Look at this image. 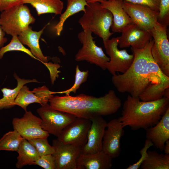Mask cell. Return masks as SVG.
Masks as SVG:
<instances>
[{"label":"cell","mask_w":169,"mask_h":169,"mask_svg":"<svg viewBox=\"0 0 169 169\" xmlns=\"http://www.w3.org/2000/svg\"><path fill=\"white\" fill-rule=\"evenodd\" d=\"M153 43L151 38L141 49L131 47L134 58L131 66L125 73L112 77V82L119 92L153 101L163 97L169 89V77L162 72L152 56Z\"/></svg>","instance_id":"1"},{"label":"cell","mask_w":169,"mask_h":169,"mask_svg":"<svg viewBox=\"0 0 169 169\" xmlns=\"http://www.w3.org/2000/svg\"><path fill=\"white\" fill-rule=\"evenodd\" d=\"M49 102L50 106L55 110L89 119L114 114L122 105L121 100L111 90L99 97L83 94L75 96L53 95Z\"/></svg>","instance_id":"2"},{"label":"cell","mask_w":169,"mask_h":169,"mask_svg":"<svg viewBox=\"0 0 169 169\" xmlns=\"http://www.w3.org/2000/svg\"><path fill=\"white\" fill-rule=\"evenodd\" d=\"M169 108V98L143 101L129 95L124 102L121 116L118 119L124 127L133 131L145 130L156 125Z\"/></svg>","instance_id":"3"},{"label":"cell","mask_w":169,"mask_h":169,"mask_svg":"<svg viewBox=\"0 0 169 169\" xmlns=\"http://www.w3.org/2000/svg\"><path fill=\"white\" fill-rule=\"evenodd\" d=\"M111 13L98 2H87L84 14L78 22L84 30H88L101 38L103 42L113 34L110 31L113 23Z\"/></svg>","instance_id":"4"},{"label":"cell","mask_w":169,"mask_h":169,"mask_svg":"<svg viewBox=\"0 0 169 169\" xmlns=\"http://www.w3.org/2000/svg\"><path fill=\"white\" fill-rule=\"evenodd\" d=\"M35 21L29 8L24 4L4 11L0 15L1 27L5 33L12 36H18Z\"/></svg>","instance_id":"5"},{"label":"cell","mask_w":169,"mask_h":169,"mask_svg":"<svg viewBox=\"0 0 169 169\" xmlns=\"http://www.w3.org/2000/svg\"><path fill=\"white\" fill-rule=\"evenodd\" d=\"M92 33L89 30H83L78 34V38L82 46L75 55V60L86 61L105 70L106 64L109 61L110 58L105 54L101 48L96 45Z\"/></svg>","instance_id":"6"},{"label":"cell","mask_w":169,"mask_h":169,"mask_svg":"<svg viewBox=\"0 0 169 169\" xmlns=\"http://www.w3.org/2000/svg\"><path fill=\"white\" fill-rule=\"evenodd\" d=\"M167 27L157 22L152 28L151 33L153 43L151 54L162 72L169 77V42Z\"/></svg>","instance_id":"7"},{"label":"cell","mask_w":169,"mask_h":169,"mask_svg":"<svg viewBox=\"0 0 169 169\" xmlns=\"http://www.w3.org/2000/svg\"><path fill=\"white\" fill-rule=\"evenodd\" d=\"M37 112L41 119L42 128L57 137L76 117L70 113L55 110L48 103L41 105Z\"/></svg>","instance_id":"8"},{"label":"cell","mask_w":169,"mask_h":169,"mask_svg":"<svg viewBox=\"0 0 169 169\" xmlns=\"http://www.w3.org/2000/svg\"><path fill=\"white\" fill-rule=\"evenodd\" d=\"M106 52L110 60L106 64V68L114 75L116 72L123 73L131 65L134 58L133 54H128L125 49L119 50L118 47L117 37L113 38L103 42Z\"/></svg>","instance_id":"9"},{"label":"cell","mask_w":169,"mask_h":169,"mask_svg":"<svg viewBox=\"0 0 169 169\" xmlns=\"http://www.w3.org/2000/svg\"><path fill=\"white\" fill-rule=\"evenodd\" d=\"M91 123L90 119L76 117L63 130L57 139L65 144L81 148L87 142Z\"/></svg>","instance_id":"10"},{"label":"cell","mask_w":169,"mask_h":169,"mask_svg":"<svg viewBox=\"0 0 169 169\" xmlns=\"http://www.w3.org/2000/svg\"><path fill=\"white\" fill-rule=\"evenodd\" d=\"M20 118H14L12 121L14 130L23 139L28 140L41 138H48L49 134L41 126V119L31 111H26Z\"/></svg>","instance_id":"11"},{"label":"cell","mask_w":169,"mask_h":169,"mask_svg":"<svg viewBox=\"0 0 169 169\" xmlns=\"http://www.w3.org/2000/svg\"><path fill=\"white\" fill-rule=\"evenodd\" d=\"M122 6L133 23L151 33L158 22V11L144 5L122 1Z\"/></svg>","instance_id":"12"},{"label":"cell","mask_w":169,"mask_h":169,"mask_svg":"<svg viewBox=\"0 0 169 169\" xmlns=\"http://www.w3.org/2000/svg\"><path fill=\"white\" fill-rule=\"evenodd\" d=\"M124 127L118 119L107 123L102 141V151L112 159L120 154V140L124 134Z\"/></svg>","instance_id":"13"},{"label":"cell","mask_w":169,"mask_h":169,"mask_svg":"<svg viewBox=\"0 0 169 169\" xmlns=\"http://www.w3.org/2000/svg\"><path fill=\"white\" fill-rule=\"evenodd\" d=\"M56 169H77V160L81 147L66 144L58 139L53 140Z\"/></svg>","instance_id":"14"},{"label":"cell","mask_w":169,"mask_h":169,"mask_svg":"<svg viewBox=\"0 0 169 169\" xmlns=\"http://www.w3.org/2000/svg\"><path fill=\"white\" fill-rule=\"evenodd\" d=\"M120 36L117 37L121 48L131 46L137 49L143 48L152 38L151 33L132 23L124 27Z\"/></svg>","instance_id":"15"},{"label":"cell","mask_w":169,"mask_h":169,"mask_svg":"<svg viewBox=\"0 0 169 169\" xmlns=\"http://www.w3.org/2000/svg\"><path fill=\"white\" fill-rule=\"evenodd\" d=\"M91 126L86 144L81 148L80 154H94L102 151V141L107 122L102 116L90 119Z\"/></svg>","instance_id":"16"},{"label":"cell","mask_w":169,"mask_h":169,"mask_svg":"<svg viewBox=\"0 0 169 169\" xmlns=\"http://www.w3.org/2000/svg\"><path fill=\"white\" fill-rule=\"evenodd\" d=\"M145 130L146 139L161 151H163L165 143L169 139V108L156 125Z\"/></svg>","instance_id":"17"},{"label":"cell","mask_w":169,"mask_h":169,"mask_svg":"<svg viewBox=\"0 0 169 169\" xmlns=\"http://www.w3.org/2000/svg\"><path fill=\"white\" fill-rule=\"evenodd\" d=\"M122 2L121 0H105L99 2L101 6L109 10L112 15L113 23L111 28L113 33L121 32L124 27L133 23L123 8Z\"/></svg>","instance_id":"18"},{"label":"cell","mask_w":169,"mask_h":169,"mask_svg":"<svg viewBox=\"0 0 169 169\" xmlns=\"http://www.w3.org/2000/svg\"><path fill=\"white\" fill-rule=\"evenodd\" d=\"M112 159L103 151L94 154H80L77 160V169H110Z\"/></svg>","instance_id":"19"},{"label":"cell","mask_w":169,"mask_h":169,"mask_svg":"<svg viewBox=\"0 0 169 169\" xmlns=\"http://www.w3.org/2000/svg\"><path fill=\"white\" fill-rule=\"evenodd\" d=\"M49 24V23H48L38 31L33 30L32 28L29 26L18 36L21 42L23 44L28 46L32 54L38 60L44 64L48 62V59L47 57L44 55L40 49L39 39L44 29Z\"/></svg>","instance_id":"20"},{"label":"cell","mask_w":169,"mask_h":169,"mask_svg":"<svg viewBox=\"0 0 169 169\" xmlns=\"http://www.w3.org/2000/svg\"><path fill=\"white\" fill-rule=\"evenodd\" d=\"M18 156L16 166L21 168L27 165H33L40 157L34 146L26 139H23L17 151Z\"/></svg>","instance_id":"21"},{"label":"cell","mask_w":169,"mask_h":169,"mask_svg":"<svg viewBox=\"0 0 169 169\" xmlns=\"http://www.w3.org/2000/svg\"><path fill=\"white\" fill-rule=\"evenodd\" d=\"M14 76L17 82V86L13 89L3 88L1 89L3 97L0 99V110L8 109L15 106L14 102L21 88L25 84L29 83H39L35 79H21L14 73Z\"/></svg>","instance_id":"22"},{"label":"cell","mask_w":169,"mask_h":169,"mask_svg":"<svg viewBox=\"0 0 169 169\" xmlns=\"http://www.w3.org/2000/svg\"><path fill=\"white\" fill-rule=\"evenodd\" d=\"M30 4L36 9L38 15L47 13L61 15L64 3L61 0H24L23 4Z\"/></svg>","instance_id":"23"},{"label":"cell","mask_w":169,"mask_h":169,"mask_svg":"<svg viewBox=\"0 0 169 169\" xmlns=\"http://www.w3.org/2000/svg\"><path fill=\"white\" fill-rule=\"evenodd\" d=\"M87 5V0H67L66 10L61 14L59 22L54 27L58 36L60 35L65 21L79 12L82 11L84 12Z\"/></svg>","instance_id":"24"},{"label":"cell","mask_w":169,"mask_h":169,"mask_svg":"<svg viewBox=\"0 0 169 169\" xmlns=\"http://www.w3.org/2000/svg\"><path fill=\"white\" fill-rule=\"evenodd\" d=\"M148 157L141 164L142 169H169V154L148 150Z\"/></svg>","instance_id":"25"},{"label":"cell","mask_w":169,"mask_h":169,"mask_svg":"<svg viewBox=\"0 0 169 169\" xmlns=\"http://www.w3.org/2000/svg\"><path fill=\"white\" fill-rule=\"evenodd\" d=\"M33 103H38L42 105L41 99L36 88L30 91L27 86H23L18 92L14 105L20 106L26 111L28 106Z\"/></svg>","instance_id":"26"},{"label":"cell","mask_w":169,"mask_h":169,"mask_svg":"<svg viewBox=\"0 0 169 169\" xmlns=\"http://www.w3.org/2000/svg\"><path fill=\"white\" fill-rule=\"evenodd\" d=\"M23 139L16 131H10L5 133L0 139V151H17Z\"/></svg>","instance_id":"27"},{"label":"cell","mask_w":169,"mask_h":169,"mask_svg":"<svg viewBox=\"0 0 169 169\" xmlns=\"http://www.w3.org/2000/svg\"><path fill=\"white\" fill-rule=\"evenodd\" d=\"M12 51H18L24 52L31 58L37 60L32 54L30 50L25 48L18 38V36H12L10 42L5 46L0 48V59L3 57L5 54Z\"/></svg>","instance_id":"28"},{"label":"cell","mask_w":169,"mask_h":169,"mask_svg":"<svg viewBox=\"0 0 169 169\" xmlns=\"http://www.w3.org/2000/svg\"><path fill=\"white\" fill-rule=\"evenodd\" d=\"M28 141L35 148L40 156L53 155L54 152V149L49 144L47 138H38Z\"/></svg>","instance_id":"29"},{"label":"cell","mask_w":169,"mask_h":169,"mask_svg":"<svg viewBox=\"0 0 169 169\" xmlns=\"http://www.w3.org/2000/svg\"><path fill=\"white\" fill-rule=\"evenodd\" d=\"M89 74L88 70L81 71L79 69V65H77L75 68V80L73 86L69 89L57 92H54V94H65L66 95H69L71 92L75 93L80 85L87 81Z\"/></svg>","instance_id":"30"},{"label":"cell","mask_w":169,"mask_h":169,"mask_svg":"<svg viewBox=\"0 0 169 169\" xmlns=\"http://www.w3.org/2000/svg\"><path fill=\"white\" fill-rule=\"evenodd\" d=\"M169 18V0H160L158 22L168 26Z\"/></svg>","instance_id":"31"},{"label":"cell","mask_w":169,"mask_h":169,"mask_svg":"<svg viewBox=\"0 0 169 169\" xmlns=\"http://www.w3.org/2000/svg\"><path fill=\"white\" fill-rule=\"evenodd\" d=\"M153 146V143L149 140L146 139L144 147L140 150V153L141 157L136 163L130 165L126 169H138L140 167L142 163L146 160L148 157L147 151L151 147Z\"/></svg>","instance_id":"32"},{"label":"cell","mask_w":169,"mask_h":169,"mask_svg":"<svg viewBox=\"0 0 169 169\" xmlns=\"http://www.w3.org/2000/svg\"><path fill=\"white\" fill-rule=\"evenodd\" d=\"M45 169H56L55 158L52 154L40 156L33 164Z\"/></svg>","instance_id":"33"},{"label":"cell","mask_w":169,"mask_h":169,"mask_svg":"<svg viewBox=\"0 0 169 169\" xmlns=\"http://www.w3.org/2000/svg\"><path fill=\"white\" fill-rule=\"evenodd\" d=\"M105 0H87V2H98ZM131 3L147 6L155 10L159 11L160 0H121Z\"/></svg>","instance_id":"34"},{"label":"cell","mask_w":169,"mask_h":169,"mask_svg":"<svg viewBox=\"0 0 169 169\" xmlns=\"http://www.w3.org/2000/svg\"><path fill=\"white\" fill-rule=\"evenodd\" d=\"M24 0H0V11L2 12L16 6L23 4Z\"/></svg>","instance_id":"35"},{"label":"cell","mask_w":169,"mask_h":169,"mask_svg":"<svg viewBox=\"0 0 169 169\" xmlns=\"http://www.w3.org/2000/svg\"><path fill=\"white\" fill-rule=\"evenodd\" d=\"M5 34L0 25V48L3 47L4 44L7 41L8 39L5 37Z\"/></svg>","instance_id":"36"},{"label":"cell","mask_w":169,"mask_h":169,"mask_svg":"<svg viewBox=\"0 0 169 169\" xmlns=\"http://www.w3.org/2000/svg\"><path fill=\"white\" fill-rule=\"evenodd\" d=\"M163 151L165 154H169V140L167 141L165 144Z\"/></svg>","instance_id":"37"}]
</instances>
